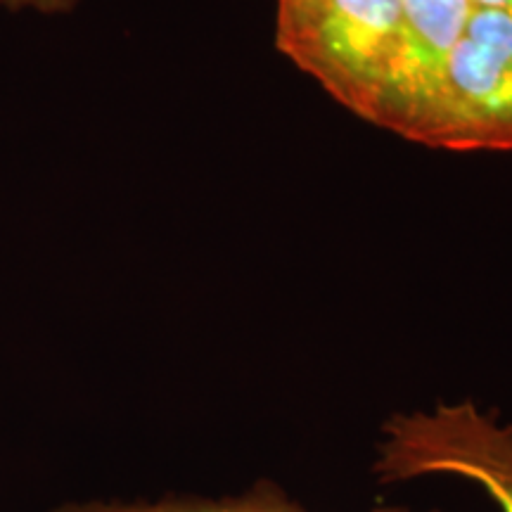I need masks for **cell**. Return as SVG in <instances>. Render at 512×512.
I'll list each match as a JSON object with an SVG mask.
<instances>
[{
    "label": "cell",
    "mask_w": 512,
    "mask_h": 512,
    "mask_svg": "<svg viewBox=\"0 0 512 512\" xmlns=\"http://www.w3.org/2000/svg\"><path fill=\"white\" fill-rule=\"evenodd\" d=\"M475 5H482V8H501V10H512V0H472Z\"/></svg>",
    "instance_id": "obj_8"
},
{
    "label": "cell",
    "mask_w": 512,
    "mask_h": 512,
    "mask_svg": "<svg viewBox=\"0 0 512 512\" xmlns=\"http://www.w3.org/2000/svg\"><path fill=\"white\" fill-rule=\"evenodd\" d=\"M50 512H313L299 503L285 486L268 477H259L242 491L223 496L164 494L138 501H69ZM370 512H413L406 505H375ZM427 512H441L432 508Z\"/></svg>",
    "instance_id": "obj_5"
},
{
    "label": "cell",
    "mask_w": 512,
    "mask_h": 512,
    "mask_svg": "<svg viewBox=\"0 0 512 512\" xmlns=\"http://www.w3.org/2000/svg\"><path fill=\"white\" fill-rule=\"evenodd\" d=\"M306 3H311V0H278V15H275V17L290 15V12L304 8Z\"/></svg>",
    "instance_id": "obj_7"
},
{
    "label": "cell",
    "mask_w": 512,
    "mask_h": 512,
    "mask_svg": "<svg viewBox=\"0 0 512 512\" xmlns=\"http://www.w3.org/2000/svg\"><path fill=\"white\" fill-rule=\"evenodd\" d=\"M373 475L382 484L458 477L512 512V425L470 399L394 413L382 425Z\"/></svg>",
    "instance_id": "obj_2"
},
{
    "label": "cell",
    "mask_w": 512,
    "mask_h": 512,
    "mask_svg": "<svg viewBox=\"0 0 512 512\" xmlns=\"http://www.w3.org/2000/svg\"><path fill=\"white\" fill-rule=\"evenodd\" d=\"M83 0H0V10L5 12H38V15H69Z\"/></svg>",
    "instance_id": "obj_6"
},
{
    "label": "cell",
    "mask_w": 512,
    "mask_h": 512,
    "mask_svg": "<svg viewBox=\"0 0 512 512\" xmlns=\"http://www.w3.org/2000/svg\"><path fill=\"white\" fill-rule=\"evenodd\" d=\"M401 10L415 69V114L408 140L422 143L437 100L441 64L463 36L475 3L472 0H401Z\"/></svg>",
    "instance_id": "obj_4"
},
{
    "label": "cell",
    "mask_w": 512,
    "mask_h": 512,
    "mask_svg": "<svg viewBox=\"0 0 512 512\" xmlns=\"http://www.w3.org/2000/svg\"><path fill=\"white\" fill-rule=\"evenodd\" d=\"M275 46L358 117L408 138L415 69L401 0H311L275 17Z\"/></svg>",
    "instance_id": "obj_1"
},
{
    "label": "cell",
    "mask_w": 512,
    "mask_h": 512,
    "mask_svg": "<svg viewBox=\"0 0 512 512\" xmlns=\"http://www.w3.org/2000/svg\"><path fill=\"white\" fill-rule=\"evenodd\" d=\"M422 145L512 152V10L475 5L441 64Z\"/></svg>",
    "instance_id": "obj_3"
}]
</instances>
